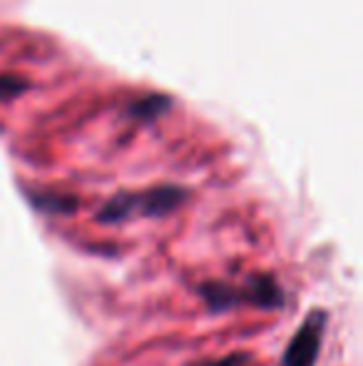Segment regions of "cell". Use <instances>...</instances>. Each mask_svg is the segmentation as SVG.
Segmentation results:
<instances>
[{
  "label": "cell",
  "instance_id": "obj_5",
  "mask_svg": "<svg viewBox=\"0 0 363 366\" xmlns=\"http://www.w3.org/2000/svg\"><path fill=\"white\" fill-rule=\"evenodd\" d=\"M167 107H170V100L162 95H155V97H147V100H137L135 105H132V115L140 117V120H155Z\"/></svg>",
  "mask_w": 363,
  "mask_h": 366
},
{
  "label": "cell",
  "instance_id": "obj_6",
  "mask_svg": "<svg viewBox=\"0 0 363 366\" xmlns=\"http://www.w3.org/2000/svg\"><path fill=\"white\" fill-rule=\"evenodd\" d=\"M25 80L23 77H15V75H0V102L5 100H13V97H18L20 92L25 90Z\"/></svg>",
  "mask_w": 363,
  "mask_h": 366
},
{
  "label": "cell",
  "instance_id": "obj_3",
  "mask_svg": "<svg viewBox=\"0 0 363 366\" xmlns=\"http://www.w3.org/2000/svg\"><path fill=\"white\" fill-rule=\"evenodd\" d=\"M326 322H329V312L326 309H311L309 317L299 324L291 342L286 344L281 366H316L321 354V344H324Z\"/></svg>",
  "mask_w": 363,
  "mask_h": 366
},
{
  "label": "cell",
  "instance_id": "obj_7",
  "mask_svg": "<svg viewBox=\"0 0 363 366\" xmlns=\"http://www.w3.org/2000/svg\"><path fill=\"white\" fill-rule=\"evenodd\" d=\"M249 362V354L244 352H234L229 357H222V359H214V362H199V364H192V366H242Z\"/></svg>",
  "mask_w": 363,
  "mask_h": 366
},
{
  "label": "cell",
  "instance_id": "obj_1",
  "mask_svg": "<svg viewBox=\"0 0 363 366\" xmlns=\"http://www.w3.org/2000/svg\"><path fill=\"white\" fill-rule=\"evenodd\" d=\"M197 294L204 299L209 314H222L232 312V309L249 304L262 312H272V309H281L286 302V292L272 274H249L244 285H229V282H204L197 287Z\"/></svg>",
  "mask_w": 363,
  "mask_h": 366
},
{
  "label": "cell",
  "instance_id": "obj_4",
  "mask_svg": "<svg viewBox=\"0 0 363 366\" xmlns=\"http://www.w3.org/2000/svg\"><path fill=\"white\" fill-rule=\"evenodd\" d=\"M30 202L43 214H73L78 209V197L58 192H28Z\"/></svg>",
  "mask_w": 363,
  "mask_h": 366
},
{
  "label": "cell",
  "instance_id": "obj_2",
  "mask_svg": "<svg viewBox=\"0 0 363 366\" xmlns=\"http://www.w3.org/2000/svg\"><path fill=\"white\" fill-rule=\"evenodd\" d=\"M184 199H187V189L177 184H162V187H152L145 192H120L97 212V222L120 224L132 217H165L175 212Z\"/></svg>",
  "mask_w": 363,
  "mask_h": 366
}]
</instances>
